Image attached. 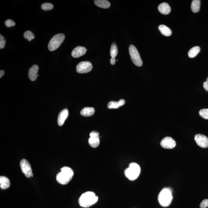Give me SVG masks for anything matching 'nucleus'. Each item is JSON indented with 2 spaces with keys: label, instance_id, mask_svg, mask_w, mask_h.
I'll return each mask as SVG.
<instances>
[{
  "label": "nucleus",
  "instance_id": "nucleus-1",
  "mask_svg": "<svg viewBox=\"0 0 208 208\" xmlns=\"http://www.w3.org/2000/svg\"><path fill=\"white\" fill-rule=\"evenodd\" d=\"M98 200V197L96 195L95 193L88 191L82 194L78 202L81 207L88 208L95 204Z\"/></svg>",
  "mask_w": 208,
  "mask_h": 208
},
{
  "label": "nucleus",
  "instance_id": "nucleus-2",
  "mask_svg": "<svg viewBox=\"0 0 208 208\" xmlns=\"http://www.w3.org/2000/svg\"><path fill=\"white\" fill-rule=\"evenodd\" d=\"M73 175V171L71 168L64 167L61 168V171L57 174L56 178L60 184L66 185L72 180Z\"/></svg>",
  "mask_w": 208,
  "mask_h": 208
},
{
  "label": "nucleus",
  "instance_id": "nucleus-3",
  "mask_svg": "<svg viewBox=\"0 0 208 208\" xmlns=\"http://www.w3.org/2000/svg\"><path fill=\"white\" fill-rule=\"evenodd\" d=\"M141 168L139 165L136 163H131L129 164L128 168L124 171L126 177L130 180H134L139 177L140 174Z\"/></svg>",
  "mask_w": 208,
  "mask_h": 208
},
{
  "label": "nucleus",
  "instance_id": "nucleus-4",
  "mask_svg": "<svg viewBox=\"0 0 208 208\" xmlns=\"http://www.w3.org/2000/svg\"><path fill=\"white\" fill-rule=\"evenodd\" d=\"M172 198L171 191L168 188H164L162 190L158 196L159 202L163 206H169L171 204Z\"/></svg>",
  "mask_w": 208,
  "mask_h": 208
},
{
  "label": "nucleus",
  "instance_id": "nucleus-5",
  "mask_svg": "<svg viewBox=\"0 0 208 208\" xmlns=\"http://www.w3.org/2000/svg\"><path fill=\"white\" fill-rule=\"evenodd\" d=\"M65 36L63 33L55 35L49 41L48 48L50 51H55L59 48L64 41Z\"/></svg>",
  "mask_w": 208,
  "mask_h": 208
},
{
  "label": "nucleus",
  "instance_id": "nucleus-6",
  "mask_svg": "<svg viewBox=\"0 0 208 208\" xmlns=\"http://www.w3.org/2000/svg\"><path fill=\"white\" fill-rule=\"evenodd\" d=\"M129 53L132 61L136 66L140 67L143 65V62L137 49L133 45L129 46Z\"/></svg>",
  "mask_w": 208,
  "mask_h": 208
},
{
  "label": "nucleus",
  "instance_id": "nucleus-7",
  "mask_svg": "<svg viewBox=\"0 0 208 208\" xmlns=\"http://www.w3.org/2000/svg\"><path fill=\"white\" fill-rule=\"evenodd\" d=\"M20 165L22 172L25 175L26 177L30 178L33 177L32 169L31 165L28 161L25 159L21 160Z\"/></svg>",
  "mask_w": 208,
  "mask_h": 208
},
{
  "label": "nucleus",
  "instance_id": "nucleus-8",
  "mask_svg": "<svg viewBox=\"0 0 208 208\" xmlns=\"http://www.w3.org/2000/svg\"><path fill=\"white\" fill-rule=\"evenodd\" d=\"M92 65L90 62L82 61L77 65V71L79 73H86L92 71Z\"/></svg>",
  "mask_w": 208,
  "mask_h": 208
},
{
  "label": "nucleus",
  "instance_id": "nucleus-9",
  "mask_svg": "<svg viewBox=\"0 0 208 208\" xmlns=\"http://www.w3.org/2000/svg\"><path fill=\"white\" fill-rule=\"evenodd\" d=\"M99 135V133L95 131L91 132L89 134L90 138L88 139L89 144L93 148H96L100 145V140Z\"/></svg>",
  "mask_w": 208,
  "mask_h": 208
},
{
  "label": "nucleus",
  "instance_id": "nucleus-10",
  "mask_svg": "<svg viewBox=\"0 0 208 208\" xmlns=\"http://www.w3.org/2000/svg\"><path fill=\"white\" fill-rule=\"evenodd\" d=\"M195 142L199 146L203 148L208 147V138L204 135L198 134L195 136Z\"/></svg>",
  "mask_w": 208,
  "mask_h": 208
},
{
  "label": "nucleus",
  "instance_id": "nucleus-11",
  "mask_svg": "<svg viewBox=\"0 0 208 208\" xmlns=\"http://www.w3.org/2000/svg\"><path fill=\"white\" fill-rule=\"evenodd\" d=\"M160 145L164 148L172 149L176 146V143L172 138L167 136L162 139Z\"/></svg>",
  "mask_w": 208,
  "mask_h": 208
},
{
  "label": "nucleus",
  "instance_id": "nucleus-12",
  "mask_svg": "<svg viewBox=\"0 0 208 208\" xmlns=\"http://www.w3.org/2000/svg\"><path fill=\"white\" fill-rule=\"evenodd\" d=\"M87 50V49H86L84 47L77 46L73 50L72 53H71V55L73 57H75V58H78V57L84 55L85 54Z\"/></svg>",
  "mask_w": 208,
  "mask_h": 208
},
{
  "label": "nucleus",
  "instance_id": "nucleus-13",
  "mask_svg": "<svg viewBox=\"0 0 208 208\" xmlns=\"http://www.w3.org/2000/svg\"><path fill=\"white\" fill-rule=\"evenodd\" d=\"M39 66L37 65H34L29 70L28 77L32 81H36L38 77L37 73L39 71Z\"/></svg>",
  "mask_w": 208,
  "mask_h": 208
},
{
  "label": "nucleus",
  "instance_id": "nucleus-14",
  "mask_svg": "<svg viewBox=\"0 0 208 208\" xmlns=\"http://www.w3.org/2000/svg\"><path fill=\"white\" fill-rule=\"evenodd\" d=\"M69 115V112L68 109H65L62 110L59 113L58 119H57V123L60 126H62L64 124L65 121Z\"/></svg>",
  "mask_w": 208,
  "mask_h": 208
},
{
  "label": "nucleus",
  "instance_id": "nucleus-15",
  "mask_svg": "<svg viewBox=\"0 0 208 208\" xmlns=\"http://www.w3.org/2000/svg\"><path fill=\"white\" fill-rule=\"evenodd\" d=\"M158 10L162 14L167 15L171 11V8L169 4L166 2L162 3L158 7Z\"/></svg>",
  "mask_w": 208,
  "mask_h": 208
},
{
  "label": "nucleus",
  "instance_id": "nucleus-16",
  "mask_svg": "<svg viewBox=\"0 0 208 208\" xmlns=\"http://www.w3.org/2000/svg\"><path fill=\"white\" fill-rule=\"evenodd\" d=\"M125 100L121 99L118 102L110 101L108 104V107L109 109H116L124 105L125 103Z\"/></svg>",
  "mask_w": 208,
  "mask_h": 208
},
{
  "label": "nucleus",
  "instance_id": "nucleus-17",
  "mask_svg": "<svg viewBox=\"0 0 208 208\" xmlns=\"http://www.w3.org/2000/svg\"><path fill=\"white\" fill-rule=\"evenodd\" d=\"M10 186V180L5 176H1L0 177V186L1 189H8Z\"/></svg>",
  "mask_w": 208,
  "mask_h": 208
},
{
  "label": "nucleus",
  "instance_id": "nucleus-18",
  "mask_svg": "<svg viewBox=\"0 0 208 208\" xmlns=\"http://www.w3.org/2000/svg\"><path fill=\"white\" fill-rule=\"evenodd\" d=\"M95 113V109L92 107H85L81 111V114L83 116L89 117L92 116Z\"/></svg>",
  "mask_w": 208,
  "mask_h": 208
},
{
  "label": "nucleus",
  "instance_id": "nucleus-19",
  "mask_svg": "<svg viewBox=\"0 0 208 208\" xmlns=\"http://www.w3.org/2000/svg\"><path fill=\"white\" fill-rule=\"evenodd\" d=\"M94 3L97 6L103 9H107L110 7V2L106 0H95Z\"/></svg>",
  "mask_w": 208,
  "mask_h": 208
},
{
  "label": "nucleus",
  "instance_id": "nucleus-20",
  "mask_svg": "<svg viewBox=\"0 0 208 208\" xmlns=\"http://www.w3.org/2000/svg\"><path fill=\"white\" fill-rule=\"evenodd\" d=\"M159 29L162 34L166 36H169L172 34V31L169 28L164 25H160L159 26Z\"/></svg>",
  "mask_w": 208,
  "mask_h": 208
},
{
  "label": "nucleus",
  "instance_id": "nucleus-21",
  "mask_svg": "<svg viewBox=\"0 0 208 208\" xmlns=\"http://www.w3.org/2000/svg\"><path fill=\"white\" fill-rule=\"evenodd\" d=\"M201 1L200 0H193L191 4V8L194 13H197L199 11Z\"/></svg>",
  "mask_w": 208,
  "mask_h": 208
},
{
  "label": "nucleus",
  "instance_id": "nucleus-22",
  "mask_svg": "<svg viewBox=\"0 0 208 208\" xmlns=\"http://www.w3.org/2000/svg\"><path fill=\"white\" fill-rule=\"evenodd\" d=\"M200 51V48L198 46L194 47L188 52V56L190 58H194L197 55Z\"/></svg>",
  "mask_w": 208,
  "mask_h": 208
},
{
  "label": "nucleus",
  "instance_id": "nucleus-23",
  "mask_svg": "<svg viewBox=\"0 0 208 208\" xmlns=\"http://www.w3.org/2000/svg\"><path fill=\"white\" fill-rule=\"evenodd\" d=\"M118 50L117 46L115 43L112 44L111 47L110 54L112 57L115 58L117 55Z\"/></svg>",
  "mask_w": 208,
  "mask_h": 208
},
{
  "label": "nucleus",
  "instance_id": "nucleus-24",
  "mask_svg": "<svg viewBox=\"0 0 208 208\" xmlns=\"http://www.w3.org/2000/svg\"><path fill=\"white\" fill-rule=\"evenodd\" d=\"M24 36L25 39L30 41L32 39H34V36L33 33L29 31H27L24 33Z\"/></svg>",
  "mask_w": 208,
  "mask_h": 208
},
{
  "label": "nucleus",
  "instance_id": "nucleus-25",
  "mask_svg": "<svg viewBox=\"0 0 208 208\" xmlns=\"http://www.w3.org/2000/svg\"><path fill=\"white\" fill-rule=\"evenodd\" d=\"M54 6L50 3H45L41 5L42 10H51L53 8Z\"/></svg>",
  "mask_w": 208,
  "mask_h": 208
},
{
  "label": "nucleus",
  "instance_id": "nucleus-26",
  "mask_svg": "<svg viewBox=\"0 0 208 208\" xmlns=\"http://www.w3.org/2000/svg\"><path fill=\"white\" fill-rule=\"evenodd\" d=\"M199 115L202 118L208 120V109H202L200 110Z\"/></svg>",
  "mask_w": 208,
  "mask_h": 208
},
{
  "label": "nucleus",
  "instance_id": "nucleus-27",
  "mask_svg": "<svg viewBox=\"0 0 208 208\" xmlns=\"http://www.w3.org/2000/svg\"><path fill=\"white\" fill-rule=\"evenodd\" d=\"M6 41L3 36L2 35H0V49H2L5 46Z\"/></svg>",
  "mask_w": 208,
  "mask_h": 208
},
{
  "label": "nucleus",
  "instance_id": "nucleus-28",
  "mask_svg": "<svg viewBox=\"0 0 208 208\" xmlns=\"http://www.w3.org/2000/svg\"><path fill=\"white\" fill-rule=\"evenodd\" d=\"M5 24L6 26L7 27L13 26L16 25V23L14 21L11 19L7 20L5 22Z\"/></svg>",
  "mask_w": 208,
  "mask_h": 208
},
{
  "label": "nucleus",
  "instance_id": "nucleus-29",
  "mask_svg": "<svg viewBox=\"0 0 208 208\" xmlns=\"http://www.w3.org/2000/svg\"><path fill=\"white\" fill-rule=\"evenodd\" d=\"M200 207L201 208H206L208 207V199H206L202 200L200 203Z\"/></svg>",
  "mask_w": 208,
  "mask_h": 208
},
{
  "label": "nucleus",
  "instance_id": "nucleus-30",
  "mask_svg": "<svg viewBox=\"0 0 208 208\" xmlns=\"http://www.w3.org/2000/svg\"><path fill=\"white\" fill-rule=\"evenodd\" d=\"M203 87L205 90L208 92V77L206 78V81H205L203 83Z\"/></svg>",
  "mask_w": 208,
  "mask_h": 208
},
{
  "label": "nucleus",
  "instance_id": "nucleus-31",
  "mask_svg": "<svg viewBox=\"0 0 208 208\" xmlns=\"http://www.w3.org/2000/svg\"><path fill=\"white\" fill-rule=\"evenodd\" d=\"M110 63L112 65H114L116 63V60L114 57H112L110 60Z\"/></svg>",
  "mask_w": 208,
  "mask_h": 208
},
{
  "label": "nucleus",
  "instance_id": "nucleus-32",
  "mask_svg": "<svg viewBox=\"0 0 208 208\" xmlns=\"http://www.w3.org/2000/svg\"><path fill=\"white\" fill-rule=\"evenodd\" d=\"M4 74H5V72H4V71L3 70H1V71H0V77L1 78L3 76H4Z\"/></svg>",
  "mask_w": 208,
  "mask_h": 208
}]
</instances>
